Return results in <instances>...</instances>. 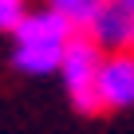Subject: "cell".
<instances>
[{
    "instance_id": "277c9868",
    "label": "cell",
    "mask_w": 134,
    "mask_h": 134,
    "mask_svg": "<svg viewBox=\"0 0 134 134\" xmlns=\"http://www.w3.org/2000/svg\"><path fill=\"white\" fill-rule=\"evenodd\" d=\"M63 47L67 43H16L12 63L20 71H28V75H47V71H59Z\"/></svg>"
},
{
    "instance_id": "5b68a950",
    "label": "cell",
    "mask_w": 134,
    "mask_h": 134,
    "mask_svg": "<svg viewBox=\"0 0 134 134\" xmlns=\"http://www.w3.org/2000/svg\"><path fill=\"white\" fill-rule=\"evenodd\" d=\"M107 4V0H47V8L63 12L71 24H91V16Z\"/></svg>"
},
{
    "instance_id": "52a82bcc",
    "label": "cell",
    "mask_w": 134,
    "mask_h": 134,
    "mask_svg": "<svg viewBox=\"0 0 134 134\" xmlns=\"http://www.w3.org/2000/svg\"><path fill=\"white\" fill-rule=\"evenodd\" d=\"M107 4H114V8L126 16V20H134V0H107Z\"/></svg>"
},
{
    "instance_id": "ba28073f",
    "label": "cell",
    "mask_w": 134,
    "mask_h": 134,
    "mask_svg": "<svg viewBox=\"0 0 134 134\" xmlns=\"http://www.w3.org/2000/svg\"><path fill=\"white\" fill-rule=\"evenodd\" d=\"M130 47H134V36H130Z\"/></svg>"
},
{
    "instance_id": "3957f363",
    "label": "cell",
    "mask_w": 134,
    "mask_h": 134,
    "mask_svg": "<svg viewBox=\"0 0 134 134\" xmlns=\"http://www.w3.org/2000/svg\"><path fill=\"white\" fill-rule=\"evenodd\" d=\"M12 32H16V43H67L75 36V24L55 8H43V12H32V16L24 12V20Z\"/></svg>"
},
{
    "instance_id": "6da1fadb",
    "label": "cell",
    "mask_w": 134,
    "mask_h": 134,
    "mask_svg": "<svg viewBox=\"0 0 134 134\" xmlns=\"http://www.w3.org/2000/svg\"><path fill=\"white\" fill-rule=\"evenodd\" d=\"M99 63H103V47L91 40V36H71L63 47V59H59V75H63V87L71 95L75 110L79 114H99Z\"/></svg>"
},
{
    "instance_id": "7a4b0ae2",
    "label": "cell",
    "mask_w": 134,
    "mask_h": 134,
    "mask_svg": "<svg viewBox=\"0 0 134 134\" xmlns=\"http://www.w3.org/2000/svg\"><path fill=\"white\" fill-rule=\"evenodd\" d=\"M99 107L103 110H126L134 107V51L118 47L99 63Z\"/></svg>"
},
{
    "instance_id": "8992f818",
    "label": "cell",
    "mask_w": 134,
    "mask_h": 134,
    "mask_svg": "<svg viewBox=\"0 0 134 134\" xmlns=\"http://www.w3.org/2000/svg\"><path fill=\"white\" fill-rule=\"evenodd\" d=\"M24 0H0V32H12L20 20H24Z\"/></svg>"
}]
</instances>
